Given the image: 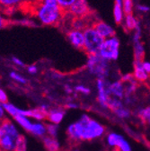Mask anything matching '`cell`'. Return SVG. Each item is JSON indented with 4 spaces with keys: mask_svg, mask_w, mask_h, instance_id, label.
<instances>
[{
    "mask_svg": "<svg viewBox=\"0 0 150 151\" xmlns=\"http://www.w3.org/2000/svg\"><path fill=\"white\" fill-rule=\"evenodd\" d=\"M67 135L72 142L90 141L102 138L105 134V128L98 121L88 114H82L76 122L67 128Z\"/></svg>",
    "mask_w": 150,
    "mask_h": 151,
    "instance_id": "obj_1",
    "label": "cell"
},
{
    "mask_svg": "<svg viewBox=\"0 0 150 151\" xmlns=\"http://www.w3.org/2000/svg\"><path fill=\"white\" fill-rule=\"evenodd\" d=\"M37 17L45 25H58L63 17V11L59 6H49L41 3L36 11Z\"/></svg>",
    "mask_w": 150,
    "mask_h": 151,
    "instance_id": "obj_2",
    "label": "cell"
},
{
    "mask_svg": "<svg viewBox=\"0 0 150 151\" xmlns=\"http://www.w3.org/2000/svg\"><path fill=\"white\" fill-rule=\"evenodd\" d=\"M86 68L99 79H107L109 77V61L101 58L98 54L88 55Z\"/></svg>",
    "mask_w": 150,
    "mask_h": 151,
    "instance_id": "obj_3",
    "label": "cell"
},
{
    "mask_svg": "<svg viewBox=\"0 0 150 151\" xmlns=\"http://www.w3.org/2000/svg\"><path fill=\"white\" fill-rule=\"evenodd\" d=\"M83 34H84L83 50H85L88 55L98 54L104 42L103 38L100 36L92 26L85 28L83 31Z\"/></svg>",
    "mask_w": 150,
    "mask_h": 151,
    "instance_id": "obj_4",
    "label": "cell"
},
{
    "mask_svg": "<svg viewBox=\"0 0 150 151\" xmlns=\"http://www.w3.org/2000/svg\"><path fill=\"white\" fill-rule=\"evenodd\" d=\"M120 41L116 36L105 39L98 55L107 61L117 60L119 58Z\"/></svg>",
    "mask_w": 150,
    "mask_h": 151,
    "instance_id": "obj_5",
    "label": "cell"
},
{
    "mask_svg": "<svg viewBox=\"0 0 150 151\" xmlns=\"http://www.w3.org/2000/svg\"><path fill=\"white\" fill-rule=\"evenodd\" d=\"M109 82L107 79H99L96 80V88H97V101L100 106L103 109H108V102L111 97L109 92Z\"/></svg>",
    "mask_w": 150,
    "mask_h": 151,
    "instance_id": "obj_6",
    "label": "cell"
},
{
    "mask_svg": "<svg viewBox=\"0 0 150 151\" xmlns=\"http://www.w3.org/2000/svg\"><path fill=\"white\" fill-rule=\"evenodd\" d=\"M67 12L77 18H82L90 15V8L86 0H77Z\"/></svg>",
    "mask_w": 150,
    "mask_h": 151,
    "instance_id": "obj_7",
    "label": "cell"
},
{
    "mask_svg": "<svg viewBox=\"0 0 150 151\" xmlns=\"http://www.w3.org/2000/svg\"><path fill=\"white\" fill-rule=\"evenodd\" d=\"M92 27L95 29V32L100 36H102L104 40L115 36V31L113 30V28L111 27L110 25H108L103 21H95L93 24Z\"/></svg>",
    "mask_w": 150,
    "mask_h": 151,
    "instance_id": "obj_8",
    "label": "cell"
},
{
    "mask_svg": "<svg viewBox=\"0 0 150 151\" xmlns=\"http://www.w3.org/2000/svg\"><path fill=\"white\" fill-rule=\"evenodd\" d=\"M67 37L70 43L78 50L84 49V34L82 31L70 30L67 33Z\"/></svg>",
    "mask_w": 150,
    "mask_h": 151,
    "instance_id": "obj_9",
    "label": "cell"
},
{
    "mask_svg": "<svg viewBox=\"0 0 150 151\" xmlns=\"http://www.w3.org/2000/svg\"><path fill=\"white\" fill-rule=\"evenodd\" d=\"M133 67H134V72L132 75L138 83H146L149 80V74L146 73L143 68L142 61L134 60Z\"/></svg>",
    "mask_w": 150,
    "mask_h": 151,
    "instance_id": "obj_10",
    "label": "cell"
},
{
    "mask_svg": "<svg viewBox=\"0 0 150 151\" xmlns=\"http://www.w3.org/2000/svg\"><path fill=\"white\" fill-rule=\"evenodd\" d=\"M66 114V111L63 108L61 107H55V108H50L47 113V120L55 124H60Z\"/></svg>",
    "mask_w": 150,
    "mask_h": 151,
    "instance_id": "obj_11",
    "label": "cell"
},
{
    "mask_svg": "<svg viewBox=\"0 0 150 151\" xmlns=\"http://www.w3.org/2000/svg\"><path fill=\"white\" fill-rule=\"evenodd\" d=\"M109 92H110L111 96L122 100L124 97V93H125L124 84L121 80H117V81L110 83Z\"/></svg>",
    "mask_w": 150,
    "mask_h": 151,
    "instance_id": "obj_12",
    "label": "cell"
},
{
    "mask_svg": "<svg viewBox=\"0 0 150 151\" xmlns=\"http://www.w3.org/2000/svg\"><path fill=\"white\" fill-rule=\"evenodd\" d=\"M31 133L36 137L42 138L45 135H47V131H46V124H44L42 122H38L35 121L34 122L32 123V127L30 131Z\"/></svg>",
    "mask_w": 150,
    "mask_h": 151,
    "instance_id": "obj_13",
    "label": "cell"
},
{
    "mask_svg": "<svg viewBox=\"0 0 150 151\" xmlns=\"http://www.w3.org/2000/svg\"><path fill=\"white\" fill-rule=\"evenodd\" d=\"M42 142L47 151H60V144L57 138H52L45 135L42 137Z\"/></svg>",
    "mask_w": 150,
    "mask_h": 151,
    "instance_id": "obj_14",
    "label": "cell"
},
{
    "mask_svg": "<svg viewBox=\"0 0 150 151\" xmlns=\"http://www.w3.org/2000/svg\"><path fill=\"white\" fill-rule=\"evenodd\" d=\"M124 139V137L116 132H110L106 135V144L112 148H117L120 142Z\"/></svg>",
    "mask_w": 150,
    "mask_h": 151,
    "instance_id": "obj_15",
    "label": "cell"
},
{
    "mask_svg": "<svg viewBox=\"0 0 150 151\" xmlns=\"http://www.w3.org/2000/svg\"><path fill=\"white\" fill-rule=\"evenodd\" d=\"M14 122H15L18 125L21 126L24 130L30 131L32 122L28 117L23 116V115H16L15 117H14Z\"/></svg>",
    "mask_w": 150,
    "mask_h": 151,
    "instance_id": "obj_16",
    "label": "cell"
},
{
    "mask_svg": "<svg viewBox=\"0 0 150 151\" xmlns=\"http://www.w3.org/2000/svg\"><path fill=\"white\" fill-rule=\"evenodd\" d=\"M134 58L135 60L143 61L145 58V49L140 42H134Z\"/></svg>",
    "mask_w": 150,
    "mask_h": 151,
    "instance_id": "obj_17",
    "label": "cell"
},
{
    "mask_svg": "<svg viewBox=\"0 0 150 151\" xmlns=\"http://www.w3.org/2000/svg\"><path fill=\"white\" fill-rule=\"evenodd\" d=\"M24 0H0V7L6 9V11H10L20 5Z\"/></svg>",
    "mask_w": 150,
    "mask_h": 151,
    "instance_id": "obj_18",
    "label": "cell"
},
{
    "mask_svg": "<svg viewBox=\"0 0 150 151\" xmlns=\"http://www.w3.org/2000/svg\"><path fill=\"white\" fill-rule=\"evenodd\" d=\"M14 151H27V139L25 136L20 134L16 139Z\"/></svg>",
    "mask_w": 150,
    "mask_h": 151,
    "instance_id": "obj_19",
    "label": "cell"
},
{
    "mask_svg": "<svg viewBox=\"0 0 150 151\" xmlns=\"http://www.w3.org/2000/svg\"><path fill=\"white\" fill-rule=\"evenodd\" d=\"M113 112H114V114L118 118H120L121 120L128 119L131 116V111L126 105H124V106H122L121 108H118V109L114 110Z\"/></svg>",
    "mask_w": 150,
    "mask_h": 151,
    "instance_id": "obj_20",
    "label": "cell"
},
{
    "mask_svg": "<svg viewBox=\"0 0 150 151\" xmlns=\"http://www.w3.org/2000/svg\"><path fill=\"white\" fill-rule=\"evenodd\" d=\"M2 106H3V109H4L5 112L7 113V114H9L10 116H12L13 118L15 117L16 115H18V111H19V109L20 108L16 107L14 104L7 102V103L3 104Z\"/></svg>",
    "mask_w": 150,
    "mask_h": 151,
    "instance_id": "obj_21",
    "label": "cell"
},
{
    "mask_svg": "<svg viewBox=\"0 0 150 151\" xmlns=\"http://www.w3.org/2000/svg\"><path fill=\"white\" fill-rule=\"evenodd\" d=\"M139 23V22L137 20V19L132 14H128L125 17V27L128 31L135 30V28L137 27Z\"/></svg>",
    "mask_w": 150,
    "mask_h": 151,
    "instance_id": "obj_22",
    "label": "cell"
},
{
    "mask_svg": "<svg viewBox=\"0 0 150 151\" xmlns=\"http://www.w3.org/2000/svg\"><path fill=\"white\" fill-rule=\"evenodd\" d=\"M113 14H114V19H115V22L118 24H121L123 21V10H122V5L114 4V8H113Z\"/></svg>",
    "mask_w": 150,
    "mask_h": 151,
    "instance_id": "obj_23",
    "label": "cell"
},
{
    "mask_svg": "<svg viewBox=\"0 0 150 151\" xmlns=\"http://www.w3.org/2000/svg\"><path fill=\"white\" fill-rule=\"evenodd\" d=\"M59 124H55V123H48L46 124V131H47V135L52 138H57L59 135Z\"/></svg>",
    "mask_w": 150,
    "mask_h": 151,
    "instance_id": "obj_24",
    "label": "cell"
},
{
    "mask_svg": "<svg viewBox=\"0 0 150 151\" xmlns=\"http://www.w3.org/2000/svg\"><path fill=\"white\" fill-rule=\"evenodd\" d=\"M138 115H139V119L144 123L149 124V122H150V107L146 106V107H144V108L140 109L139 111Z\"/></svg>",
    "mask_w": 150,
    "mask_h": 151,
    "instance_id": "obj_25",
    "label": "cell"
},
{
    "mask_svg": "<svg viewBox=\"0 0 150 151\" xmlns=\"http://www.w3.org/2000/svg\"><path fill=\"white\" fill-rule=\"evenodd\" d=\"M125 104H123L122 100L119 99V98H116V97H112L111 96L110 99H109V102H108V109L111 110L113 111L114 110L118 109V108H121L122 106H124Z\"/></svg>",
    "mask_w": 150,
    "mask_h": 151,
    "instance_id": "obj_26",
    "label": "cell"
},
{
    "mask_svg": "<svg viewBox=\"0 0 150 151\" xmlns=\"http://www.w3.org/2000/svg\"><path fill=\"white\" fill-rule=\"evenodd\" d=\"M32 113H31V118L34 119L35 121L38 122H43L47 118V114L45 112L42 111L39 108H35V109H31Z\"/></svg>",
    "mask_w": 150,
    "mask_h": 151,
    "instance_id": "obj_27",
    "label": "cell"
},
{
    "mask_svg": "<svg viewBox=\"0 0 150 151\" xmlns=\"http://www.w3.org/2000/svg\"><path fill=\"white\" fill-rule=\"evenodd\" d=\"M133 3L132 0H122V10L125 15L132 14Z\"/></svg>",
    "mask_w": 150,
    "mask_h": 151,
    "instance_id": "obj_28",
    "label": "cell"
},
{
    "mask_svg": "<svg viewBox=\"0 0 150 151\" xmlns=\"http://www.w3.org/2000/svg\"><path fill=\"white\" fill-rule=\"evenodd\" d=\"M76 1L77 0H57L58 5L60 8L63 11V13L67 12L69 9V7Z\"/></svg>",
    "mask_w": 150,
    "mask_h": 151,
    "instance_id": "obj_29",
    "label": "cell"
},
{
    "mask_svg": "<svg viewBox=\"0 0 150 151\" xmlns=\"http://www.w3.org/2000/svg\"><path fill=\"white\" fill-rule=\"evenodd\" d=\"M9 77L11 78V79H13L14 81L19 83V84H23L25 85L27 83V79L25 78H24L23 76H21L20 74L16 73L15 71H12L9 74Z\"/></svg>",
    "mask_w": 150,
    "mask_h": 151,
    "instance_id": "obj_30",
    "label": "cell"
},
{
    "mask_svg": "<svg viewBox=\"0 0 150 151\" xmlns=\"http://www.w3.org/2000/svg\"><path fill=\"white\" fill-rule=\"evenodd\" d=\"M74 92L84 94V96H89L91 93V89L84 85H78L74 87Z\"/></svg>",
    "mask_w": 150,
    "mask_h": 151,
    "instance_id": "obj_31",
    "label": "cell"
},
{
    "mask_svg": "<svg viewBox=\"0 0 150 151\" xmlns=\"http://www.w3.org/2000/svg\"><path fill=\"white\" fill-rule=\"evenodd\" d=\"M117 148L120 151H132V147H131L129 142L124 138L119 144V146L117 147Z\"/></svg>",
    "mask_w": 150,
    "mask_h": 151,
    "instance_id": "obj_32",
    "label": "cell"
},
{
    "mask_svg": "<svg viewBox=\"0 0 150 151\" xmlns=\"http://www.w3.org/2000/svg\"><path fill=\"white\" fill-rule=\"evenodd\" d=\"M135 78L133 77V75L131 73H127L125 75H123L121 78V81L123 83V84H126V83H129V82H132L134 81Z\"/></svg>",
    "mask_w": 150,
    "mask_h": 151,
    "instance_id": "obj_33",
    "label": "cell"
},
{
    "mask_svg": "<svg viewBox=\"0 0 150 151\" xmlns=\"http://www.w3.org/2000/svg\"><path fill=\"white\" fill-rule=\"evenodd\" d=\"M7 102H8V96H7L6 92L3 88L0 87V104H3Z\"/></svg>",
    "mask_w": 150,
    "mask_h": 151,
    "instance_id": "obj_34",
    "label": "cell"
},
{
    "mask_svg": "<svg viewBox=\"0 0 150 151\" xmlns=\"http://www.w3.org/2000/svg\"><path fill=\"white\" fill-rule=\"evenodd\" d=\"M12 61H13V63L14 64V65H16V66H18V67H24L25 65H24V63L20 60V59H18V58H16V57H13L12 58Z\"/></svg>",
    "mask_w": 150,
    "mask_h": 151,
    "instance_id": "obj_35",
    "label": "cell"
},
{
    "mask_svg": "<svg viewBox=\"0 0 150 151\" xmlns=\"http://www.w3.org/2000/svg\"><path fill=\"white\" fill-rule=\"evenodd\" d=\"M27 70L30 74L35 75L37 72H38V68H37V66H35V65H31L27 68Z\"/></svg>",
    "mask_w": 150,
    "mask_h": 151,
    "instance_id": "obj_36",
    "label": "cell"
},
{
    "mask_svg": "<svg viewBox=\"0 0 150 151\" xmlns=\"http://www.w3.org/2000/svg\"><path fill=\"white\" fill-rule=\"evenodd\" d=\"M78 104H77L76 102H68V103H67V104H66V107L67 108V109H78Z\"/></svg>",
    "mask_w": 150,
    "mask_h": 151,
    "instance_id": "obj_37",
    "label": "cell"
},
{
    "mask_svg": "<svg viewBox=\"0 0 150 151\" xmlns=\"http://www.w3.org/2000/svg\"><path fill=\"white\" fill-rule=\"evenodd\" d=\"M39 109H40L42 111L45 112L46 114H47L48 111H49V110L50 109V106L49 104H41V105L39 106Z\"/></svg>",
    "mask_w": 150,
    "mask_h": 151,
    "instance_id": "obj_38",
    "label": "cell"
},
{
    "mask_svg": "<svg viewBox=\"0 0 150 151\" xmlns=\"http://www.w3.org/2000/svg\"><path fill=\"white\" fill-rule=\"evenodd\" d=\"M142 67L143 68L145 69V71L146 73H150V63L148 61H146V60H143L142 61Z\"/></svg>",
    "mask_w": 150,
    "mask_h": 151,
    "instance_id": "obj_39",
    "label": "cell"
},
{
    "mask_svg": "<svg viewBox=\"0 0 150 151\" xmlns=\"http://www.w3.org/2000/svg\"><path fill=\"white\" fill-rule=\"evenodd\" d=\"M64 90H65V92H66L67 94H71V93H74V87H72V86H69V85H65V86H64Z\"/></svg>",
    "mask_w": 150,
    "mask_h": 151,
    "instance_id": "obj_40",
    "label": "cell"
},
{
    "mask_svg": "<svg viewBox=\"0 0 150 151\" xmlns=\"http://www.w3.org/2000/svg\"><path fill=\"white\" fill-rule=\"evenodd\" d=\"M137 9L140 12H148L149 11V7L146 6H142V5H139L137 6Z\"/></svg>",
    "mask_w": 150,
    "mask_h": 151,
    "instance_id": "obj_41",
    "label": "cell"
},
{
    "mask_svg": "<svg viewBox=\"0 0 150 151\" xmlns=\"http://www.w3.org/2000/svg\"><path fill=\"white\" fill-rule=\"evenodd\" d=\"M5 114H6V112L3 109V106L1 104H0V122L5 119Z\"/></svg>",
    "mask_w": 150,
    "mask_h": 151,
    "instance_id": "obj_42",
    "label": "cell"
},
{
    "mask_svg": "<svg viewBox=\"0 0 150 151\" xmlns=\"http://www.w3.org/2000/svg\"><path fill=\"white\" fill-rule=\"evenodd\" d=\"M6 24H7V22L6 20H4V19L0 16V29H2L3 27H5L6 25Z\"/></svg>",
    "mask_w": 150,
    "mask_h": 151,
    "instance_id": "obj_43",
    "label": "cell"
},
{
    "mask_svg": "<svg viewBox=\"0 0 150 151\" xmlns=\"http://www.w3.org/2000/svg\"><path fill=\"white\" fill-rule=\"evenodd\" d=\"M69 151H81L80 149H78V148H72L71 150H69Z\"/></svg>",
    "mask_w": 150,
    "mask_h": 151,
    "instance_id": "obj_44",
    "label": "cell"
}]
</instances>
